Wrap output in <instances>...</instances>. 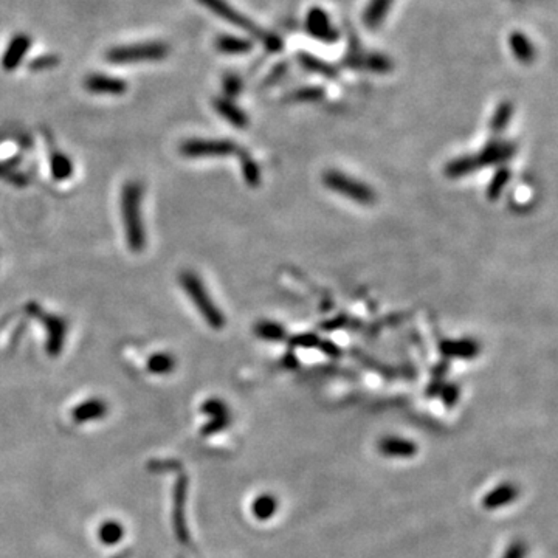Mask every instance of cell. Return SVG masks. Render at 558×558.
I'll return each mask as SVG.
<instances>
[{
  "instance_id": "obj_1",
  "label": "cell",
  "mask_w": 558,
  "mask_h": 558,
  "mask_svg": "<svg viewBox=\"0 0 558 558\" xmlns=\"http://www.w3.org/2000/svg\"><path fill=\"white\" fill-rule=\"evenodd\" d=\"M143 185L135 180L126 182L121 188L120 209L127 247L132 253H141L146 247V229L143 222Z\"/></svg>"
},
{
  "instance_id": "obj_2",
  "label": "cell",
  "mask_w": 558,
  "mask_h": 558,
  "mask_svg": "<svg viewBox=\"0 0 558 558\" xmlns=\"http://www.w3.org/2000/svg\"><path fill=\"white\" fill-rule=\"evenodd\" d=\"M197 3H200L203 8L213 12L214 16L223 19V21L228 23H231L233 27L245 31L247 34L253 36L256 41L262 42L264 47L269 50V52L276 53L282 48V41L279 39L278 36L264 30L260 25L253 22L251 19H248L247 16L242 14L240 11L233 8L227 0H197Z\"/></svg>"
},
{
  "instance_id": "obj_3",
  "label": "cell",
  "mask_w": 558,
  "mask_h": 558,
  "mask_svg": "<svg viewBox=\"0 0 558 558\" xmlns=\"http://www.w3.org/2000/svg\"><path fill=\"white\" fill-rule=\"evenodd\" d=\"M178 281L185 290V293L189 296L191 302L196 306L197 312L202 315V318L211 329L220 331V329L225 327V315L222 313L219 306L211 298L209 291L207 290V285L203 284L202 278L196 271L182 270L178 275Z\"/></svg>"
},
{
  "instance_id": "obj_4",
  "label": "cell",
  "mask_w": 558,
  "mask_h": 558,
  "mask_svg": "<svg viewBox=\"0 0 558 558\" xmlns=\"http://www.w3.org/2000/svg\"><path fill=\"white\" fill-rule=\"evenodd\" d=\"M169 45L166 42L151 41V42H136L127 43V45L112 47L105 53V59L110 64L124 65V64H136V62H149V61H161L169 54Z\"/></svg>"
},
{
  "instance_id": "obj_5",
  "label": "cell",
  "mask_w": 558,
  "mask_h": 558,
  "mask_svg": "<svg viewBox=\"0 0 558 558\" xmlns=\"http://www.w3.org/2000/svg\"><path fill=\"white\" fill-rule=\"evenodd\" d=\"M322 182H324L327 189L337 192L340 196H344L358 205H372L375 202V191L368 183L347 176V174L341 171H326L324 176H322Z\"/></svg>"
},
{
  "instance_id": "obj_6",
  "label": "cell",
  "mask_w": 558,
  "mask_h": 558,
  "mask_svg": "<svg viewBox=\"0 0 558 558\" xmlns=\"http://www.w3.org/2000/svg\"><path fill=\"white\" fill-rule=\"evenodd\" d=\"M27 313L33 318H37L41 322L43 329H45L47 333V343H45V351L48 355L58 357L59 353L64 349L65 338H67V321L64 318H61L59 315L54 313H45L43 309L36 302H30L27 307Z\"/></svg>"
},
{
  "instance_id": "obj_7",
  "label": "cell",
  "mask_w": 558,
  "mask_h": 558,
  "mask_svg": "<svg viewBox=\"0 0 558 558\" xmlns=\"http://www.w3.org/2000/svg\"><path fill=\"white\" fill-rule=\"evenodd\" d=\"M238 145L231 140H205L191 138L180 145V154L186 158H205V157H228L238 152Z\"/></svg>"
},
{
  "instance_id": "obj_8",
  "label": "cell",
  "mask_w": 558,
  "mask_h": 558,
  "mask_svg": "<svg viewBox=\"0 0 558 558\" xmlns=\"http://www.w3.org/2000/svg\"><path fill=\"white\" fill-rule=\"evenodd\" d=\"M517 154V146L510 141L492 140L481 149V152L475 155L479 167H488L502 165L510 160Z\"/></svg>"
},
{
  "instance_id": "obj_9",
  "label": "cell",
  "mask_w": 558,
  "mask_h": 558,
  "mask_svg": "<svg viewBox=\"0 0 558 558\" xmlns=\"http://www.w3.org/2000/svg\"><path fill=\"white\" fill-rule=\"evenodd\" d=\"M127 83L120 78L109 76L105 73H90L84 79V89L95 95L120 96L127 92Z\"/></svg>"
},
{
  "instance_id": "obj_10",
  "label": "cell",
  "mask_w": 558,
  "mask_h": 558,
  "mask_svg": "<svg viewBox=\"0 0 558 558\" xmlns=\"http://www.w3.org/2000/svg\"><path fill=\"white\" fill-rule=\"evenodd\" d=\"M31 48V37L27 33H17L10 39L0 59V65L5 72H12L22 64L28 50Z\"/></svg>"
},
{
  "instance_id": "obj_11",
  "label": "cell",
  "mask_w": 558,
  "mask_h": 558,
  "mask_svg": "<svg viewBox=\"0 0 558 558\" xmlns=\"http://www.w3.org/2000/svg\"><path fill=\"white\" fill-rule=\"evenodd\" d=\"M306 28L309 34H312L315 39L324 41V42H335L338 41V31L332 27L331 19L326 14L324 10L321 8H312L307 12L306 19Z\"/></svg>"
},
{
  "instance_id": "obj_12",
  "label": "cell",
  "mask_w": 558,
  "mask_h": 558,
  "mask_svg": "<svg viewBox=\"0 0 558 558\" xmlns=\"http://www.w3.org/2000/svg\"><path fill=\"white\" fill-rule=\"evenodd\" d=\"M439 351L445 358L471 360L481 352V346L473 338L444 340V341H440Z\"/></svg>"
},
{
  "instance_id": "obj_13",
  "label": "cell",
  "mask_w": 558,
  "mask_h": 558,
  "mask_svg": "<svg viewBox=\"0 0 558 558\" xmlns=\"http://www.w3.org/2000/svg\"><path fill=\"white\" fill-rule=\"evenodd\" d=\"M213 105L217 114H219L223 120L228 121L236 129H245L248 126V116L244 110H242L238 104L233 103L229 98L217 96L214 98Z\"/></svg>"
},
{
  "instance_id": "obj_14",
  "label": "cell",
  "mask_w": 558,
  "mask_h": 558,
  "mask_svg": "<svg viewBox=\"0 0 558 558\" xmlns=\"http://www.w3.org/2000/svg\"><path fill=\"white\" fill-rule=\"evenodd\" d=\"M107 414V405L101 399H90L85 400L78 405L72 411L73 420H76L78 424H84V422L101 419Z\"/></svg>"
},
{
  "instance_id": "obj_15",
  "label": "cell",
  "mask_w": 558,
  "mask_h": 558,
  "mask_svg": "<svg viewBox=\"0 0 558 558\" xmlns=\"http://www.w3.org/2000/svg\"><path fill=\"white\" fill-rule=\"evenodd\" d=\"M73 161L67 154L53 147L52 154H50V171H52V177L56 182H64L73 176Z\"/></svg>"
},
{
  "instance_id": "obj_16",
  "label": "cell",
  "mask_w": 558,
  "mask_h": 558,
  "mask_svg": "<svg viewBox=\"0 0 558 558\" xmlns=\"http://www.w3.org/2000/svg\"><path fill=\"white\" fill-rule=\"evenodd\" d=\"M216 48L225 54H245L253 50V42L244 37L231 34H219L216 39Z\"/></svg>"
},
{
  "instance_id": "obj_17",
  "label": "cell",
  "mask_w": 558,
  "mask_h": 558,
  "mask_svg": "<svg viewBox=\"0 0 558 558\" xmlns=\"http://www.w3.org/2000/svg\"><path fill=\"white\" fill-rule=\"evenodd\" d=\"M477 169H481V167L477 165L475 155H462V157L451 160L445 166V176L448 178H462L476 172Z\"/></svg>"
},
{
  "instance_id": "obj_18",
  "label": "cell",
  "mask_w": 558,
  "mask_h": 558,
  "mask_svg": "<svg viewBox=\"0 0 558 558\" xmlns=\"http://www.w3.org/2000/svg\"><path fill=\"white\" fill-rule=\"evenodd\" d=\"M177 360L169 352H155L147 358L146 368L151 374L155 375H167L176 369Z\"/></svg>"
},
{
  "instance_id": "obj_19",
  "label": "cell",
  "mask_w": 558,
  "mask_h": 558,
  "mask_svg": "<svg viewBox=\"0 0 558 558\" xmlns=\"http://www.w3.org/2000/svg\"><path fill=\"white\" fill-rule=\"evenodd\" d=\"M254 335H256L258 338L264 340V341H282L287 338V331H285V327L282 324H279L276 321H269V320H262V321H258L256 324H254Z\"/></svg>"
},
{
  "instance_id": "obj_20",
  "label": "cell",
  "mask_w": 558,
  "mask_h": 558,
  "mask_svg": "<svg viewBox=\"0 0 558 558\" xmlns=\"http://www.w3.org/2000/svg\"><path fill=\"white\" fill-rule=\"evenodd\" d=\"M510 47L515 58L519 62H523V64H530V62L535 59V50H533V45L530 43V41L527 39V36L519 33V31L512 33Z\"/></svg>"
},
{
  "instance_id": "obj_21",
  "label": "cell",
  "mask_w": 558,
  "mask_h": 558,
  "mask_svg": "<svg viewBox=\"0 0 558 558\" xmlns=\"http://www.w3.org/2000/svg\"><path fill=\"white\" fill-rule=\"evenodd\" d=\"M239 152V161H240V171H242V177H244L245 183L248 186H251V188H258L260 185V167L259 165L254 161V158L251 157L250 154L247 152Z\"/></svg>"
},
{
  "instance_id": "obj_22",
  "label": "cell",
  "mask_w": 558,
  "mask_h": 558,
  "mask_svg": "<svg viewBox=\"0 0 558 558\" xmlns=\"http://www.w3.org/2000/svg\"><path fill=\"white\" fill-rule=\"evenodd\" d=\"M391 5H393V0H371L364 12L366 25L369 28H377L383 22V19L386 17Z\"/></svg>"
},
{
  "instance_id": "obj_23",
  "label": "cell",
  "mask_w": 558,
  "mask_h": 558,
  "mask_svg": "<svg viewBox=\"0 0 558 558\" xmlns=\"http://www.w3.org/2000/svg\"><path fill=\"white\" fill-rule=\"evenodd\" d=\"M510 178H512L510 167L501 165V166L498 167V169L495 171L493 177H492V180H490V183H488L487 197L490 198V200H492V202L498 200L499 196L502 194V191L506 189V186L508 185V182H510Z\"/></svg>"
},
{
  "instance_id": "obj_24",
  "label": "cell",
  "mask_w": 558,
  "mask_h": 558,
  "mask_svg": "<svg viewBox=\"0 0 558 558\" xmlns=\"http://www.w3.org/2000/svg\"><path fill=\"white\" fill-rule=\"evenodd\" d=\"M351 67H357V68H364V70H369V72H378V73H383V72H388L391 68V62L383 58V56H377V54H366V56H357V58L351 59L349 62Z\"/></svg>"
},
{
  "instance_id": "obj_25",
  "label": "cell",
  "mask_w": 558,
  "mask_h": 558,
  "mask_svg": "<svg viewBox=\"0 0 558 558\" xmlns=\"http://www.w3.org/2000/svg\"><path fill=\"white\" fill-rule=\"evenodd\" d=\"M300 61H301V65L309 72L318 73V74H321V76H324L327 79H335L338 76L337 70H335L332 65H329L324 61H320L318 58H315V56H312V54L301 53Z\"/></svg>"
},
{
  "instance_id": "obj_26",
  "label": "cell",
  "mask_w": 558,
  "mask_h": 558,
  "mask_svg": "<svg viewBox=\"0 0 558 558\" xmlns=\"http://www.w3.org/2000/svg\"><path fill=\"white\" fill-rule=\"evenodd\" d=\"M512 116H513V104L508 101L501 103L498 107H496L492 120H490V129H492V132L493 134L504 132L508 123L512 120Z\"/></svg>"
},
{
  "instance_id": "obj_27",
  "label": "cell",
  "mask_w": 558,
  "mask_h": 558,
  "mask_svg": "<svg viewBox=\"0 0 558 558\" xmlns=\"http://www.w3.org/2000/svg\"><path fill=\"white\" fill-rule=\"evenodd\" d=\"M289 344L293 349H310V347H318L320 337L313 332L296 333L289 338Z\"/></svg>"
},
{
  "instance_id": "obj_28",
  "label": "cell",
  "mask_w": 558,
  "mask_h": 558,
  "mask_svg": "<svg viewBox=\"0 0 558 558\" xmlns=\"http://www.w3.org/2000/svg\"><path fill=\"white\" fill-rule=\"evenodd\" d=\"M59 56L58 54H42V56H37V58L31 59L28 62V68L31 72H43V70H50V68H54L59 65Z\"/></svg>"
},
{
  "instance_id": "obj_29",
  "label": "cell",
  "mask_w": 558,
  "mask_h": 558,
  "mask_svg": "<svg viewBox=\"0 0 558 558\" xmlns=\"http://www.w3.org/2000/svg\"><path fill=\"white\" fill-rule=\"evenodd\" d=\"M222 85H223V92H225V98H229V99L238 96L242 90L240 79L233 73H228L227 76L222 79Z\"/></svg>"
},
{
  "instance_id": "obj_30",
  "label": "cell",
  "mask_w": 558,
  "mask_h": 558,
  "mask_svg": "<svg viewBox=\"0 0 558 558\" xmlns=\"http://www.w3.org/2000/svg\"><path fill=\"white\" fill-rule=\"evenodd\" d=\"M322 92L318 87H304V89L296 90L291 98L295 99V101H316V99H320L322 96Z\"/></svg>"
},
{
  "instance_id": "obj_31",
  "label": "cell",
  "mask_w": 558,
  "mask_h": 558,
  "mask_svg": "<svg viewBox=\"0 0 558 558\" xmlns=\"http://www.w3.org/2000/svg\"><path fill=\"white\" fill-rule=\"evenodd\" d=\"M203 413L213 415V417H223L227 415V406L225 403L217 400V399H209L208 402H205L203 405Z\"/></svg>"
},
{
  "instance_id": "obj_32",
  "label": "cell",
  "mask_w": 558,
  "mask_h": 558,
  "mask_svg": "<svg viewBox=\"0 0 558 558\" xmlns=\"http://www.w3.org/2000/svg\"><path fill=\"white\" fill-rule=\"evenodd\" d=\"M318 349H320L321 352H324L327 357H332V358H337V357L341 355L340 346L335 344L333 341H331V340H320Z\"/></svg>"
},
{
  "instance_id": "obj_33",
  "label": "cell",
  "mask_w": 558,
  "mask_h": 558,
  "mask_svg": "<svg viewBox=\"0 0 558 558\" xmlns=\"http://www.w3.org/2000/svg\"><path fill=\"white\" fill-rule=\"evenodd\" d=\"M19 161H21V158H19V157L8 158V160H5V161H0V177L6 178V177L10 176L11 172H14L17 165H19Z\"/></svg>"
},
{
  "instance_id": "obj_34",
  "label": "cell",
  "mask_w": 558,
  "mask_h": 558,
  "mask_svg": "<svg viewBox=\"0 0 558 558\" xmlns=\"http://www.w3.org/2000/svg\"><path fill=\"white\" fill-rule=\"evenodd\" d=\"M343 326H346V316H343V315H340V316H337V318H332L321 324V327L329 332L335 331V329H341Z\"/></svg>"
},
{
  "instance_id": "obj_35",
  "label": "cell",
  "mask_w": 558,
  "mask_h": 558,
  "mask_svg": "<svg viewBox=\"0 0 558 558\" xmlns=\"http://www.w3.org/2000/svg\"><path fill=\"white\" fill-rule=\"evenodd\" d=\"M103 533H104V539L105 541H116L118 539V537H120V529H118V526L116 524H109V526H105L104 529H103Z\"/></svg>"
},
{
  "instance_id": "obj_36",
  "label": "cell",
  "mask_w": 558,
  "mask_h": 558,
  "mask_svg": "<svg viewBox=\"0 0 558 558\" xmlns=\"http://www.w3.org/2000/svg\"><path fill=\"white\" fill-rule=\"evenodd\" d=\"M457 393H459V389H457V386H455V384L453 383H450V384H446V386L444 388V399H445V402H448V403H451L453 400L456 399V395H457Z\"/></svg>"
}]
</instances>
